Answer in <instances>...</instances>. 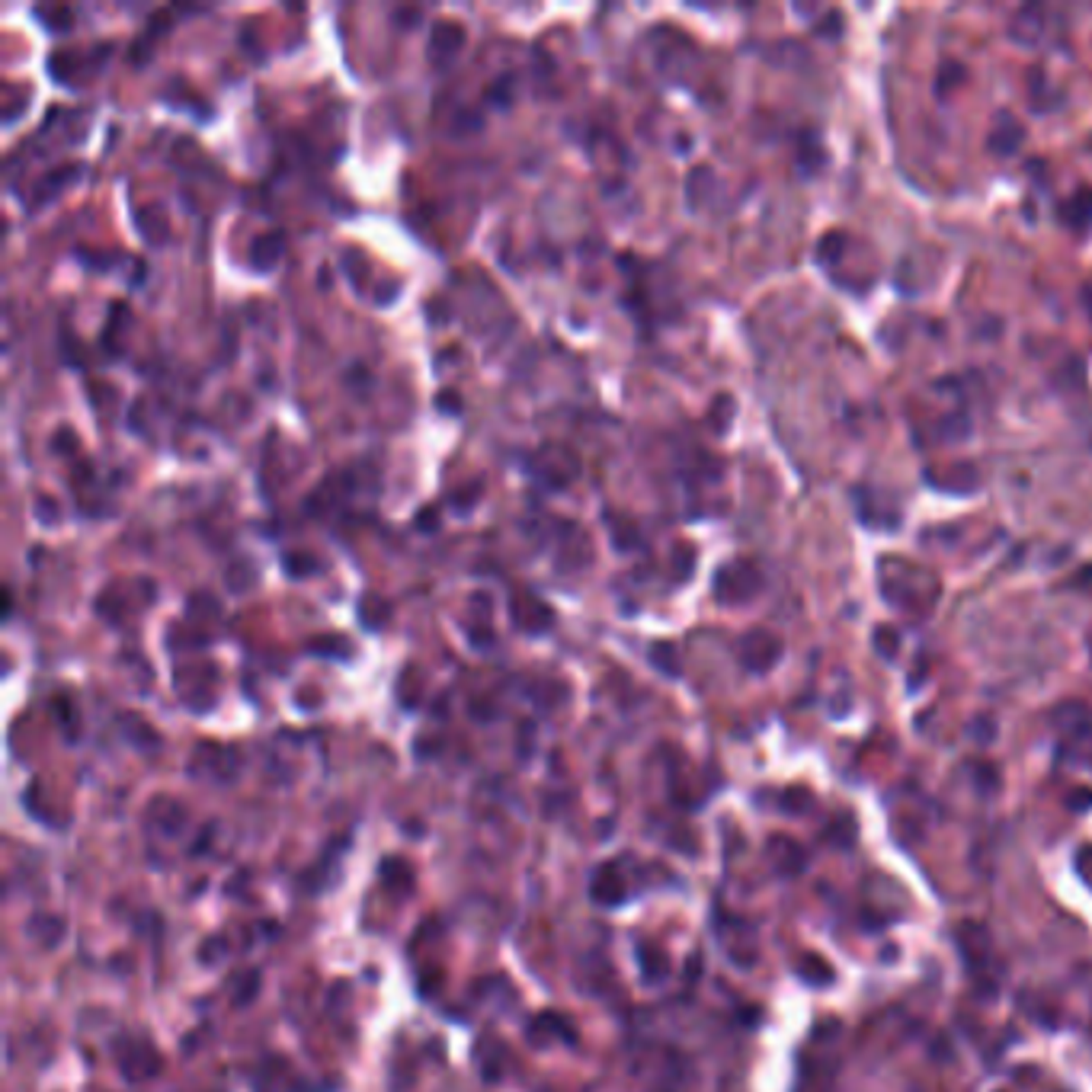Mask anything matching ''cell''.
<instances>
[{"instance_id": "cell-1", "label": "cell", "mask_w": 1092, "mask_h": 1092, "mask_svg": "<svg viewBox=\"0 0 1092 1092\" xmlns=\"http://www.w3.org/2000/svg\"><path fill=\"white\" fill-rule=\"evenodd\" d=\"M778 653H782V644H778L772 635H766V631L747 635V641H743V647H741L743 663H747L750 670H756V673H766V670L778 660Z\"/></svg>"}, {"instance_id": "cell-2", "label": "cell", "mask_w": 1092, "mask_h": 1092, "mask_svg": "<svg viewBox=\"0 0 1092 1092\" xmlns=\"http://www.w3.org/2000/svg\"><path fill=\"white\" fill-rule=\"evenodd\" d=\"M462 42H465V30L458 22H452V20L436 22L433 36H430V58L439 61V65H448V61L455 58V52L462 49Z\"/></svg>"}, {"instance_id": "cell-3", "label": "cell", "mask_w": 1092, "mask_h": 1092, "mask_svg": "<svg viewBox=\"0 0 1092 1092\" xmlns=\"http://www.w3.org/2000/svg\"><path fill=\"white\" fill-rule=\"evenodd\" d=\"M282 247H286V235H282V231H266V235H260L257 241L250 244V263H253V270H260V272L272 270V266L279 263V257H282Z\"/></svg>"}, {"instance_id": "cell-4", "label": "cell", "mask_w": 1092, "mask_h": 1092, "mask_svg": "<svg viewBox=\"0 0 1092 1092\" xmlns=\"http://www.w3.org/2000/svg\"><path fill=\"white\" fill-rule=\"evenodd\" d=\"M958 948H961V954L968 958L971 968L983 964V954L990 952V938H987V932H983V926H977V923L961 926V929H958Z\"/></svg>"}, {"instance_id": "cell-5", "label": "cell", "mask_w": 1092, "mask_h": 1092, "mask_svg": "<svg viewBox=\"0 0 1092 1092\" xmlns=\"http://www.w3.org/2000/svg\"><path fill=\"white\" fill-rule=\"evenodd\" d=\"M1061 218L1070 227H1077V231L1079 227H1089L1092 225V190L1073 192V196L1061 206Z\"/></svg>"}, {"instance_id": "cell-6", "label": "cell", "mask_w": 1092, "mask_h": 1092, "mask_svg": "<svg viewBox=\"0 0 1092 1092\" xmlns=\"http://www.w3.org/2000/svg\"><path fill=\"white\" fill-rule=\"evenodd\" d=\"M769 849L772 858H776V868L782 874H798L804 868V852H801V846L795 839H785V836L782 839H772Z\"/></svg>"}, {"instance_id": "cell-7", "label": "cell", "mask_w": 1092, "mask_h": 1092, "mask_svg": "<svg viewBox=\"0 0 1092 1092\" xmlns=\"http://www.w3.org/2000/svg\"><path fill=\"white\" fill-rule=\"evenodd\" d=\"M282 571L295 580L311 577V573H317V561L311 555H305V551H286L282 555Z\"/></svg>"}, {"instance_id": "cell-8", "label": "cell", "mask_w": 1092, "mask_h": 1092, "mask_svg": "<svg viewBox=\"0 0 1092 1092\" xmlns=\"http://www.w3.org/2000/svg\"><path fill=\"white\" fill-rule=\"evenodd\" d=\"M651 660L657 663V670H663V673H670V676L679 673V667L673 663V647H670V644H653L651 647Z\"/></svg>"}, {"instance_id": "cell-9", "label": "cell", "mask_w": 1092, "mask_h": 1092, "mask_svg": "<svg viewBox=\"0 0 1092 1092\" xmlns=\"http://www.w3.org/2000/svg\"><path fill=\"white\" fill-rule=\"evenodd\" d=\"M804 961H807V964L801 968V977H807L811 983H823V981H830V977H833V971H830L827 964H817L821 958H814V954H811V958H804Z\"/></svg>"}, {"instance_id": "cell-10", "label": "cell", "mask_w": 1092, "mask_h": 1092, "mask_svg": "<svg viewBox=\"0 0 1092 1092\" xmlns=\"http://www.w3.org/2000/svg\"><path fill=\"white\" fill-rule=\"evenodd\" d=\"M1083 804H1092V792H1077V795L1070 798V807H1073V811H1086Z\"/></svg>"}, {"instance_id": "cell-11", "label": "cell", "mask_w": 1092, "mask_h": 1092, "mask_svg": "<svg viewBox=\"0 0 1092 1092\" xmlns=\"http://www.w3.org/2000/svg\"><path fill=\"white\" fill-rule=\"evenodd\" d=\"M1086 301H1089V315H1092V295H1086Z\"/></svg>"}]
</instances>
